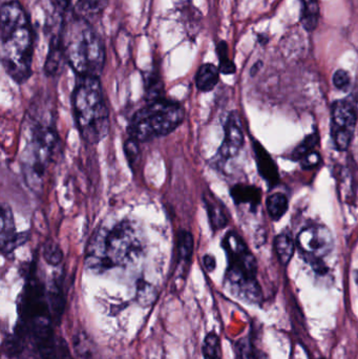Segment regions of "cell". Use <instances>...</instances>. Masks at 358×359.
<instances>
[{"label":"cell","instance_id":"cell-18","mask_svg":"<svg viewBox=\"0 0 358 359\" xmlns=\"http://www.w3.org/2000/svg\"><path fill=\"white\" fill-rule=\"evenodd\" d=\"M275 249L281 264L284 266L288 265L296 251V242L292 238L291 232L286 230L280 233L275 241Z\"/></svg>","mask_w":358,"mask_h":359},{"label":"cell","instance_id":"cell-8","mask_svg":"<svg viewBox=\"0 0 358 359\" xmlns=\"http://www.w3.org/2000/svg\"><path fill=\"white\" fill-rule=\"evenodd\" d=\"M357 107L350 99H342L332 104L331 136L340 151L351 145L357 124Z\"/></svg>","mask_w":358,"mask_h":359},{"label":"cell","instance_id":"cell-33","mask_svg":"<svg viewBox=\"0 0 358 359\" xmlns=\"http://www.w3.org/2000/svg\"><path fill=\"white\" fill-rule=\"evenodd\" d=\"M350 75L345 69H338L333 75V84L338 90H347L350 86Z\"/></svg>","mask_w":358,"mask_h":359},{"label":"cell","instance_id":"cell-21","mask_svg":"<svg viewBox=\"0 0 358 359\" xmlns=\"http://www.w3.org/2000/svg\"><path fill=\"white\" fill-rule=\"evenodd\" d=\"M14 215L8 204L1 205V229H0V246L4 247L16 236Z\"/></svg>","mask_w":358,"mask_h":359},{"label":"cell","instance_id":"cell-13","mask_svg":"<svg viewBox=\"0 0 358 359\" xmlns=\"http://www.w3.org/2000/svg\"><path fill=\"white\" fill-rule=\"evenodd\" d=\"M203 202L207 211L210 227L214 232L224 229L228 225V215L224 204L210 191L204 192Z\"/></svg>","mask_w":358,"mask_h":359},{"label":"cell","instance_id":"cell-12","mask_svg":"<svg viewBox=\"0 0 358 359\" xmlns=\"http://www.w3.org/2000/svg\"><path fill=\"white\" fill-rule=\"evenodd\" d=\"M254 151L256 155V166L262 178L269 185H277L280 182L279 170L268 151L258 141H254Z\"/></svg>","mask_w":358,"mask_h":359},{"label":"cell","instance_id":"cell-27","mask_svg":"<svg viewBox=\"0 0 358 359\" xmlns=\"http://www.w3.org/2000/svg\"><path fill=\"white\" fill-rule=\"evenodd\" d=\"M237 359H269L264 352L256 349L249 339H242L237 345Z\"/></svg>","mask_w":358,"mask_h":359},{"label":"cell","instance_id":"cell-37","mask_svg":"<svg viewBox=\"0 0 358 359\" xmlns=\"http://www.w3.org/2000/svg\"><path fill=\"white\" fill-rule=\"evenodd\" d=\"M357 283H358V274H357Z\"/></svg>","mask_w":358,"mask_h":359},{"label":"cell","instance_id":"cell-36","mask_svg":"<svg viewBox=\"0 0 358 359\" xmlns=\"http://www.w3.org/2000/svg\"><path fill=\"white\" fill-rule=\"evenodd\" d=\"M55 1H56L59 10L62 11V12H65L69 8V4H71V0H55Z\"/></svg>","mask_w":358,"mask_h":359},{"label":"cell","instance_id":"cell-26","mask_svg":"<svg viewBox=\"0 0 358 359\" xmlns=\"http://www.w3.org/2000/svg\"><path fill=\"white\" fill-rule=\"evenodd\" d=\"M42 257L48 265L58 266L63 259V252L60 246L55 241L48 240L42 248Z\"/></svg>","mask_w":358,"mask_h":359},{"label":"cell","instance_id":"cell-15","mask_svg":"<svg viewBox=\"0 0 358 359\" xmlns=\"http://www.w3.org/2000/svg\"><path fill=\"white\" fill-rule=\"evenodd\" d=\"M220 69L212 63L202 65L195 74V86L200 92H212L220 80Z\"/></svg>","mask_w":358,"mask_h":359},{"label":"cell","instance_id":"cell-14","mask_svg":"<svg viewBox=\"0 0 358 359\" xmlns=\"http://www.w3.org/2000/svg\"><path fill=\"white\" fill-rule=\"evenodd\" d=\"M231 198L237 205H249L256 209L262 200V191L256 186L237 184L230 190Z\"/></svg>","mask_w":358,"mask_h":359},{"label":"cell","instance_id":"cell-22","mask_svg":"<svg viewBox=\"0 0 358 359\" xmlns=\"http://www.w3.org/2000/svg\"><path fill=\"white\" fill-rule=\"evenodd\" d=\"M157 288L145 280L137 282L136 301L142 307H151L158 299Z\"/></svg>","mask_w":358,"mask_h":359},{"label":"cell","instance_id":"cell-6","mask_svg":"<svg viewBox=\"0 0 358 359\" xmlns=\"http://www.w3.org/2000/svg\"><path fill=\"white\" fill-rule=\"evenodd\" d=\"M59 145V135L52 116L33 117L29 123V139L22 155L23 176L32 190L41 188L46 168Z\"/></svg>","mask_w":358,"mask_h":359},{"label":"cell","instance_id":"cell-3","mask_svg":"<svg viewBox=\"0 0 358 359\" xmlns=\"http://www.w3.org/2000/svg\"><path fill=\"white\" fill-rule=\"evenodd\" d=\"M71 109L76 128L84 142L98 144L109 135V109L99 77H77Z\"/></svg>","mask_w":358,"mask_h":359},{"label":"cell","instance_id":"cell-7","mask_svg":"<svg viewBox=\"0 0 358 359\" xmlns=\"http://www.w3.org/2000/svg\"><path fill=\"white\" fill-rule=\"evenodd\" d=\"M184 120V107L162 97L147 102L134 114L128 126V137L139 143L149 142L172 134Z\"/></svg>","mask_w":358,"mask_h":359},{"label":"cell","instance_id":"cell-2","mask_svg":"<svg viewBox=\"0 0 358 359\" xmlns=\"http://www.w3.org/2000/svg\"><path fill=\"white\" fill-rule=\"evenodd\" d=\"M0 40L4 71L16 83H25L32 76L34 36L29 16L17 0L2 4Z\"/></svg>","mask_w":358,"mask_h":359},{"label":"cell","instance_id":"cell-35","mask_svg":"<svg viewBox=\"0 0 358 359\" xmlns=\"http://www.w3.org/2000/svg\"><path fill=\"white\" fill-rule=\"evenodd\" d=\"M203 264L208 272H212L216 267V257L212 255H204Z\"/></svg>","mask_w":358,"mask_h":359},{"label":"cell","instance_id":"cell-19","mask_svg":"<svg viewBox=\"0 0 358 359\" xmlns=\"http://www.w3.org/2000/svg\"><path fill=\"white\" fill-rule=\"evenodd\" d=\"M48 293V305H50V313L55 320H60L65 307V299L63 295L62 286L60 280H54L52 282Z\"/></svg>","mask_w":358,"mask_h":359},{"label":"cell","instance_id":"cell-1","mask_svg":"<svg viewBox=\"0 0 358 359\" xmlns=\"http://www.w3.org/2000/svg\"><path fill=\"white\" fill-rule=\"evenodd\" d=\"M146 249L142 226L132 219H123L111 227L96 230L86 247L84 266L95 274L124 267L140 259Z\"/></svg>","mask_w":358,"mask_h":359},{"label":"cell","instance_id":"cell-25","mask_svg":"<svg viewBox=\"0 0 358 359\" xmlns=\"http://www.w3.org/2000/svg\"><path fill=\"white\" fill-rule=\"evenodd\" d=\"M204 359H222L220 337L214 331L208 333L202 346Z\"/></svg>","mask_w":358,"mask_h":359},{"label":"cell","instance_id":"cell-17","mask_svg":"<svg viewBox=\"0 0 358 359\" xmlns=\"http://www.w3.org/2000/svg\"><path fill=\"white\" fill-rule=\"evenodd\" d=\"M195 241L193 234L187 230H179L177 234V255L178 263L184 266H189L193 259Z\"/></svg>","mask_w":358,"mask_h":359},{"label":"cell","instance_id":"cell-32","mask_svg":"<svg viewBox=\"0 0 358 359\" xmlns=\"http://www.w3.org/2000/svg\"><path fill=\"white\" fill-rule=\"evenodd\" d=\"M139 144H140V143H139L138 141L134 140V139L130 138V137H128V140L124 143V153H125L126 160H128L130 168H132V165L136 163L139 154H140Z\"/></svg>","mask_w":358,"mask_h":359},{"label":"cell","instance_id":"cell-31","mask_svg":"<svg viewBox=\"0 0 358 359\" xmlns=\"http://www.w3.org/2000/svg\"><path fill=\"white\" fill-rule=\"evenodd\" d=\"M29 238H31V236H29V232H18V233L16 234V236H15L12 241H10L8 244L4 245V247H1L2 255H11L12 252H14L17 248H19V247L25 245V243L29 242Z\"/></svg>","mask_w":358,"mask_h":359},{"label":"cell","instance_id":"cell-24","mask_svg":"<svg viewBox=\"0 0 358 359\" xmlns=\"http://www.w3.org/2000/svg\"><path fill=\"white\" fill-rule=\"evenodd\" d=\"M92 341L85 332H80L74 337V347L80 359H96V351Z\"/></svg>","mask_w":358,"mask_h":359},{"label":"cell","instance_id":"cell-11","mask_svg":"<svg viewBox=\"0 0 358 359\" xmlns=\"http://www.w3.org/2000/svg\"><path fill=\"white\" fill-rule=\"evenodd\" d=\"M67 63L65 55L64 40L61 37H54L50 41V50L44 63V74L48 77H58Z\"/></svg>","mask_w":358,"mask_h":359},{"label":"cell","instance_id":"cell-29","mask_svg":"<svg viewBox=\"0 0 358 359\" xmlns=\"http://www.w3.org/2000/svg\"><path fill=\"white\" fill-rule=\"evenodd\" d=\"M317 143H319V135H317V133H313L312 135H309V136H307L306 138L304 139V141L294 149V153H292V159L296 160V161L302 160L303 158L312 153L313 149H315Z\"/></svg>","mask_w":358,"mask_h":359},{"label":"cell","instance_id":"cell-5","mask_svg":"<svg viewBox=\"0 0 358 359\" xmlns=\"http://www.w3.org/2000/svg\"><path fill=\"white\" fill-rule=\"evenodd\" d=\"M222 248L226 252L227 267L225 285L231 293L248 303H259L262 290L256 280V259L243 238L235 231L225 234Z\"/></svg>","mask_w":358,"mask_h":359},{"label":"cell","instance_id":"cell-34","mask_svg":"<svg viewBox=\"0 0 358 359\" xmlns=\"http://www.w3.org/2000/svg\"><path fill=\"white\" fill-rule=\"evenodd\" d=\"M301 162H302V168L304 170H312V168H317L321 163V157H319V154L312 151V153L307 155L306 157L303 158Z\"/></svg>","mask_w":358,"mask_h":359},{"label":"cell","instance_id":"cell-10","mask_svg":"<svg viewBox=\"0 0 358 359\" xmlns=\"http://www.w3.org/2000/svg\"><path fill=\"white\" fill-rule=\"evenodd\" d=\"M244 144V133L241 118L237 111H231L225 123L224 140L218 151V157L222 161L237 157Z\"/></svg>","mask_w":358,"mask_h":359},{"label":"cell","instance_id":"cell-16","mask_svg":"<svg viewBox=\"0 0 358 359\" xmlns=\"http://www.w3.org/2000/svg\"><path fill=\"white\" fill-rule=\"evenodd\" d=\"M109 0H77L75 17L90 22L92 19L102 15L107 8Z\"/></svg>","mask_w":358,"mask_h":359},{"label":"cell","instance_id":"cell-20","mask_svg":"<svg viewBox=\"0 0 358 359\" xmlns=\"http://www.w3.org/2000/svg\"><path fill=\"white\" fill-rule=\"evenodd\" d=\"M301 22L306 31L312 32L317 27L319 19V6L317 0H301Z\"/></svg>","mask_w":358,"mask_h":359},{"label":"cell","instance_id":"cell-23","mask_svg":"<svg viewBox=\"0 0 358 359\" xmlns=\"http://www.w3.org/2000/svg\"><path fill=\"white\" fill-rule=\"evenodd\" d=\"M267 211L273 221H279L288 210V198L281 192L271 194L266 200Z\"/></svg>","mask_w":358,"mask_h":359},{"label":"cell","instance_id":"cell-9","mask_svg":"<svg viewBox=\"0 0 358 359\" xmlns=\"http://www.w3.org/2000/svg\"><path fill=\"white\" fill-rule=\"evenodd\" d=\"M298 245L304 259H324L333 249V236L325 226H309L298 234Z\"/></svg>","mask_w":358,"mask_h":359},{"label":"cell","instance_id":"cell-28","mask_svg":"<svg viewBox=\"0 0 358 359\" xmlns=\"http://www.w3.org/2000/svg\"><path fill=\"white\" fill-rule=\"evenodd\" d=\"M216 52H218L219 60H220L219 69H220L221 73L224 74V75L235 74L237 67H235L233 60L229 59L228 46H227L226 42H219L218 46H216Z\"/></svg>","mask_w":358,"mask_h":359},{"label":"cell","instance_id":"cell-4","mask_svg":"<svg viewBox=\"0 0 358 359\" xmlns=\"http://www.w3.org/2000/svg\"><path fill=\"white\" fill-rule=\"evenodd\" d=\"M63 40L67 63L77 77H100L105 65V48L90 22L75 17Z\"/></svg>","mask_w":358,"mask_h":359},{"label":"cell","instance_id":"cell-30","mask_svg":"<svg viewBox=\"0 0 358 359\" xmlns=\"http://www.w3.org/2000/svg\"><path fill=\"white\" fill-rule=\"evenodd\" d=\"M4 351L8 358H14L20 354L22 351V341L20 335L15 334L13 337H8L4 343Z\"/></svg>","mask_w":358,"mask_h":359}]
</instances>
